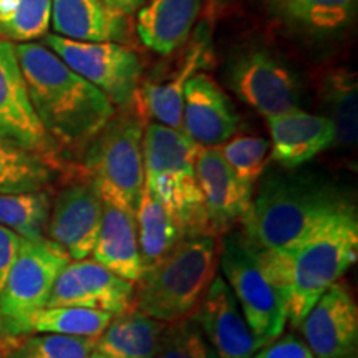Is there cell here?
Masks as SVG:
<instances>
[{
  "instance_id": "obj_1",
  "label": "cell",
  "mask_w": 358,
  "mask_h": 358,
  "mask_svg": "<svg viewBox=\"0 0 358 358\" xmlns=\"http://www.w3.org/2000/svg\"><path fill=\"white\" fill-rule=\"evenodd\" d=\"M254 252V250H252ZM279 290L287 322L297 329L306 313L358 259L355 206L329 217L301 241L274 252H254Z\"/></svg>"
},
{
  "instance_id": "obj_2",
  "label": "cell",
  "mask_w": 358,
  "mask_h": 358,
  "mask_svg": "<svg viewBox=\"0 0 358 358\" xmlns=\"http://www.w3.org/2000/svg\"><path fill=\"white\" fill-rule=\"evenodd\" d=\"M40 123L58 148H85L115 116L105 93L40 43L13 45Z\"/></svg>"
},
{
  "instance_id": "obj_3",
  "label": "cell",
  "mask_w": 358,
  "mask_h": 358,
  "mask_svg": "<svg viewBox=\"0 0 358 358\" xmlns=\"http://www.w3.org/2000/svg\"><path fill=\"white\" fill-rule=\"evenodd\" d=\"M353 203L324 179L306 174H271L239 224L254 252H274L306 237L329 217Z\"/></svg>"
},
{
  "instance_id": "obj_4",
  "label": "cell",
  "mask_w": 358,
  "mask_h": 358,
  "mask_svg": "<svg viewBox=\"0 0 358 358\" xmlns=\"http://www.w3.org/2000/svg\"><path fill=\"white\" fill-rule=\"evenodd\" d=\"M219 239L209 232L182 236L158 264L141 272L133 307L164 324L189 317L217 275Z\"/></svg>"
},
{
  "instance_id": "obj_5",
  "label": "cell",
  "mask_w": 358,
  "mask_h": 358,
  "mask_svg": "<svg viewBox=\"0 0 358 358\" xmlns=\"http://www.w3.org/2000/svg\"><path fill=\"white\" fill-rule=\"evenodd\" d=\"M199 148L187 134L155 122L143 133L145 186L168 209L185 234L209 232L196 179Z\"/></svg>"
},
{
  "instance_id": "obj_6",
  "label": "cell",
  "mask_w": 358,
  "mask_h": 358,
  "mask_svg": "<svg viewBox=\"0 0 358 358\" xmlns=\"http://www.w3.org/2000/svg\"><path fill=\"white\" fill-rule=\"evenodd\" d=\"M143 133V123L136 116H113L87 146L85 155V176L103 203L131 214L145 186Z\"/></svg>"
},
{
  "instance_id": "obj_7",
  "label": "cell",
  "mask_w": 358,
  "mask_h": 358,
  "mask_svg": "<svg viewBox=\"0 0 358 358\" xmlns=\"http://www.w3.org/2000/svg\"><path fill=\"white\" fill-rule=\"evenodd\" d=\"M219 268L254 335L257 350L284 334L287 325L284 301L241 232H227L219 239Z\"/></svg>"
},
{
  "instance_id": "obj_8",
  "label": "cell",
  "mask_w": 358,
  "mask_h": 358,
  "mask_svg": "<svg viewBox=\"0 0 358 358\" xmlns=\"http://www.w3.org/2000/svg\"><path fill=\"white\" fill-rule=\"evenodd\" d=\"M43 45L75 73L105 93L113 105L127 106L136 95L141 77L138 53L118 42H73L47 34Z\"/></svg>"
},
{
  "instance_id": "obj_9",
  "label": "cell",
  "mask_w": 358,
  "mask_h": 358,
  "mask_svg": "<svg viewBox=\"0 0 358 358\" xmlns=\"http://www.w3.org/2000/svg\"><path fill=\"white\" fill-rule=\"evenodd\" d=\"M70 261L50 239H22L0 294V329L47 306L57 277Z\"/></svg>"
},
{
  "instance_id": "obj_10",
  "label": "cell",
  "mask_w": 358,
  "mask_h": 358,
  "mask_svg": "<svg viewBox=\"0 0 358 358\" xmlns=\"http://www.w3.org/2000/svg\"><path fill=\"white\" fill-rule=\"evenodd\" d=\"M226 82L241 101L266 120L299 108L297 78L284 62L264 48L232 57L226 66Z\"/></svg>"
},
{
  "instance_id": "obj_11",
  "label": "cell",
  "mask_w": 358,
  "mask_h": 358,
  "mask_svg": "<svg viewBox=\"0 0 358 358\" xmlns=\"http://www.w3.org/2000/svg\"><path fill=\"white\" fill-rule=\"evenodd\" d=\"M0 138L60 163V148L35 113L13 43L0 40Z\"/></svg>"
},
{
  "instance_id": "obj_12",
  "label": "cell",
  "mask_w": 358,
  "mask_h": 358,
  "mask_svg": "<svg viewBox=\"0 0 358 358\" xmlns=\"http://www.w3.org/2000/svg\"><path fill=\"white\" fill-rule=\"evenodd\" d=\"M297 329L312 358H358V307L345 282L322 294Z\"/></svg>"
},
{
  "instance_id": "obj_13",
  "label": "cell",
  "mask_w": 358,
  "mask_h": 358,
  "mask_svg": "<svg viewBox=\"0 0 358 358\" xmlns=\"http://www.w3.org/2000/svg\"><path fill=\"white\" fill-rule=\"evenodd\" d=\"M103 206L87 176L73 178L52 201L47 239L60 245L71 261L90 257L100 234Z\"/></svg>"
},
{
  "instance_id": "obj_14",
  "label": "cell",
  "mask_w": 358,
  "mask_h": 358,
  "mask_svg": "<svg viewBox=\"0 0 358 358\" xmlns=\"http://www.w3.org/2000/svg\"><path fill=\"white\" fill-rule=\"evenodd\" d=\"M133 299L134 284L87 257L66 264L45 307H83L118 315L133 307Z\"/></svg>"
},
{
  "instance_id": "obj_15",
  "label": "cell",
  "mask_w": 358,
  "mask_h": 358,
  "mask_svg": "<svg viewBox=\"0 0 358 358\" xmlns=\"http://www.w3.org/2000/svg\"><path fill=\"white\" fill-rule=\"evenodd\" d=\"M196 179L203 194L206 222L211 234L221 237L248 213L254 186L237 178L216 148H199Z\"/></svg>"
},
{
  "instance_id": "obj_16",
  "label": "cell",
  "mask_w": 358,
  "mask_h": 358,
  "mask_svg": "<svg viewBox=\"0 0 358 358\" xmlns=\"http://www.w3.org/2000/svg\"><path fill=\"white\" fill-rule=\"evenodd\" d=\"M191 317L217 358H252L257 352L254 335L222 275L214 277Z\"/></svg>"
},
{
  "instance_id": "obj_17",
  "label": "cell",
  "mask_w": 358,
  "mask_h": 358,
  "mask_svg": "<svg viewBox=\"0 0 358 358\" xmlns=\"http://www.w3.org/2000/svg\"><path fill=\"white\" fill-rule=\"evenodd\" d=\"M239 115L224 90L206 73L186 82L182 101V133L203 148H216L232 138Z\"/></svg>"
},
{
  "instance_id": "obj_18",
  "label": "cell",
  "mask_w": 358,
  "mask_h": 358,
  "mask_svg": "<svg viewBox=\"0 0 358 358\" xmlns=\"http://www.w3.org/2000/svg\"><path fill=\"white\" fill-rule=\"evenodd\" d=\"M271 158L284 169L301 168L335 145V127L327 116L295 108L267 118Z\"/></svg>"
},
{
  "instance_id": "obj_19",
  "label": "cell",
  "mask_w": 358,
  "mask_h": 358,
  "mask_svg": "<svg viewBox=\"0 0 358 358\" xmlns=\"http://www.w3.org/2000/svg\"><path fill=\"white\" fill-rule=\"evenodd\" d=\"M272 19L307 38L335 37L350 29L357 0H264Z\"/></svg>"
},
{
  "instance_id": "obj_20",
  "label": "cell",
  "mask_w": 358,
  "mask_h": 358,
  "mask_svg": "<svg viewBox=\"0 0 358 358\" xmlns=\"http://www.w3.org/2000/svg\"><path fill=\"white\" fill-rule=\"evenodd\" d=\"M203 0H146L138 10L136 32L145 47L169 55L189 38Z\"/></svg>"
},
{
  "instance_id": "obj_21",
  "label": "cell",
  "mask_w": 358,
  "mask_h": 358,
  "mask_svg": "<svg viewBox=\"0 0 358 358\" xmlns=\"http://www.w3.org/2000/svg\"><path fill=\"white\" fill-rule=\"evenodd\" d=\"M50 27L58 37L73 42H122L124 19L106 8L103 0H52Z\"/></svg>"
},
{
  "instance_id": "obj_22",
  "label": "cell",
  "mask_w": 358,
  "mask_h": 358,
  "mask_svg": "<svg viewBox=\"0 0 358 358\" xmlns=\"http://www.w3.org/2000/svg\"><path fill=\"white\" fill-rule=\"evenodd\" d=\"M92 259L122 279L136 284L141 275V259L134 214L105 203Z\"/></svg>"
},
{
  "instance_id": "obj_23",
  "label": "cell",
  "mask_w": 358,
  "mask_h": 358,
  "mask_svg": "<svg viewBox=\"0 0 358 358\" xmlns=\"http://www.w3.org/2000/svg\"><path fill=\"white\" fill-rule=\"evenodd\" d=\"M164 325L136 307H129L113 315L95 338V352L106 358H155Z\"/></svg>"
},
{
  "instance_id": "obj_24",
  "label": "cell",
  "mask_w": 358,
  "mask_h": 358,
  "mask_svg": "<svg viewBox=\"0 0 358 358\" xmlns=\"http://www.w3.org/2000/svg\"><path fill=\"white\" fill-rule=\"evenodd\" d=\"M111 319H113L111 313L93 310V308L43 307L0 329V338L20 337L29 334H58L96 338Z\"/></svg>"
},
{
  "instance_id": "obj_25",
  "label": "cell",
  "mask_w": 358,
  "mask_h": 358,
  "mask_svg": "<svg viewBox=\"0 0 358 358\" xmlns=\"http://www.w3.org/2000/svg\"><path fill=\"white\" fill-rule=\"evenodd\" d=\"M134 222H136L141 272L158 264L185 236L168 209L148 191L146 186H143L141 189L140 203L134 211Z\"/></svg>"
},
{
  "instance_id": "obj_26",
  "label": "cell",
  "mask_w": 358,
  "mask_h": 358,
  "mask_svg": "<svg viewBox=\"0 0 358 358\" xmlns=\"http://www.w3.org/2000/svg\"><path fill=\"white\" fill-rule=\"evenodd\" d=\"M209 55V40L203 38L187 53L181 70L163 83H150L145 87V108L155 123L182 131V101L186 82L204 66Z\"/></svg>"
},
{
  "instance_id": "obj_27",
  "label": "cell",
  "mask_w": 358,
  "mask_h": 358,
  "mask_svg": "<svg viewBox=\"0 0 358 358\" xmlns=\"http://www.w3.org/2000/svg\"><path fill=\"white\" fill-rule=\"evenodd\" d=\"M62 166L0 138V194L48 189Z\"/></svg>"
},
{
  "instance_id": "obj_28",
  "label": "cell",
  "mask_w": 358,
  "mask_h": 358,
  "mask_svg": "<svg viewBox=\"0 0 358 358\" xmlns=\"http://www.w3.org/2000/svg\"><path fill=\"white\" fill-rule=\"evenodd\" d=\"M52 201L48 189L0 194V224L22 239H47Z\"/></svg>"
},
{
  "instance_id": "obj_29",
  "label": "cell",
  "mask_w": 358,
  "mask_h": 358,
  "mask_svg": "<svg viewBox=\"0 0 358 358\" xmlns=\"http://www.w3.org/2000/svg\"><path fill=\"white\" fill-rule=\"evenodd\" d=\"M322 96L329 110L327 118L335 127V143L353 148L357 145L358 136L357 77L347 70L332 71L324 80Z\"/></svg>"
},
{
  "instance_id": "obj_30",
  "label": "cell",
  "mask_w": 358,
  "mask_h": 358,
  "mask_svg": "<svg viewBox=\"0 0 358 358\" xmlns=\"http://www.w3.org/2000/svg\"><path fill=\"white\" fill-rule=\"evenodd\" d=\"M3 358H90L95 338L58 334H29L0 338Z\"/></svg>"
},
{
  "instance_id": "obj_31",
  "label": "cell",
  "mask_w": 358,
  "mask_h": 358,
  "mask_svg": "<svg viewBox=\"0 0 358 358\" xmlns=\"http://www.w3.org/2000/svg\"><path fill=\"white\" fill-rule=\"evenodd\" d=\"M52 0H0V40L30 43L50 29Z\"/></svg>"
},
{
  "instance_id": "obj_32",
  "label": "cell",
  "mask_w": 358,
  "mask_h": 358,
  "mask_svg": "<svg viewBox=\"0 0 358 358\" xmlns=\"http://www.w3.org/2000/svg\"><path fill=\"white\" fill-rule=\"evenodd\" d=\"M226 164L237 174V178L254 186V182L266 171L271 143L261 136H232L222 145L216 146Z\"/></svg>"
},
{
  "instance_id": "obj_33",
  "label": "cell",
  "mask_w": 358,
  "mask_h": 358,
  "mask_svg": "<svg viewBox=\"0 0 358 358\" xmlns=\"http://www.w3.org/2000/svg\"><path fill=\"white\" fill-rule=\"evenodd\" d=\"M155 358H217L192 317L164 325Z\"/></svg>"
},
{
  "instance_id": "obj_34",
  "label": "cell",
  "mask_w": 358,
  "mask_h": 358,
  "mask_svg": "<svg viewBox=\"0 0 358 358\" xmlns=\"http://www.w3.org/2000/svg\"><path fill=\"white\" fill-rule=\"evenodd\" d=\"M252 358H312L303 340L295 334H282L259 348Z\"/></svg>"
},
{
  "instance_id": "obj_35",
  "label": "cell",
  "mask_w": 358,
  "mask_h": 358,
  "mask_svg": "<svg viewBox=\"0 0 358 358\" xmlns=\"http://www.w3.org/2000/svg\"><path fill=\"white\" fill-rule=\"evenodd\" d=\"M20 241L22 237L0 224V294H2L13 257H15L17 250L20 248Z\"/></svg>"
},
{
  "instance_id": "obj_36",
  "label": "cell",
  "mask_w": 358,
  "mask_h": 358,
  "mask_svg": "<svg viewBox=\"0 0 358 358\" xmlns=\"http://www.w3.org/2000/svg\"><path fill=\"white\" fill-rule=\"evenodd\" d=\"M145 2L146 0H103L106 8L113 15L122 17V19H127V17H131L133 13H136Z\"/></svg>"
},
{
  "instance_id": "obj_37",
  "label": "cell",
  "mask_w": 358,
  "mask_h": 358,
  "mask_svg": "<svg viewBox=\"0 0 358 358\" xmlns=\"http://www.w3.org/2000/svg\"><path fill=\"white\" fill-rule=\"evenodd\" d=\"M90 358H106V357H103V355H100V353H96L95 350H93V353L90 355Z\"/></svg>"
},
{
  "instance_id": "obj_38",
  "label": "cell",
  "mask_w": 358,
  "mask_h": 358,
  "mask_svg": "<svg viewBox=\"0 0 358 358\" xmlns=\"http://www.w3.org/2000/svg\"><path fill=\"white\" fill-rule=\"evenodd\" d=\"M0 358H3V355H2V350H0Z\"/></svg>"
}]
</instances>
